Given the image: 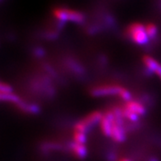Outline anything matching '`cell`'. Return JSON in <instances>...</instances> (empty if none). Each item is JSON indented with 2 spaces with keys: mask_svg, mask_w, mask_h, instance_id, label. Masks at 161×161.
Instances as JSON below:
<instances>
[{
  "mask_svg": "<svg viewBox=\"0 0 161 161\" xmlns=\"http://www.w3.org/2000/svg\"><path fill=\"white\" fill-rule=\"evenodd\" d=\"M53 15L60 21H71L74 23H82L85 17L79 11L67 8H56L53 9Z\"/></svg>",
  "mask_w": 161,
  "mask_h": 161,
  "instance_id": "obj_1",
  "label": "cell"
},
{
  "mask_svg": "<svg viewBox=\"0 0 161 161\" xmlns=\"http://www.w3.org/2000/svg\"><path fill=\"white\" fill-rule=\"evenodd\" d=\"M126 34L132 42L138 45H144L148 42L149 37L146 34V27L139 22H135L128 25Z\"/></svg>",
  "mask_w": 161,
  "mask_h": 161,
  "instance_id": "obj_2",
  "label": "cell"
},
{
  "mask_svg": "<svg viewBox=\"0 0 161 161\" xmlns=\"http://www.w3.org/2000/svg\"><path fill=\"white\" fill-rule=\"evenodd\" d=\"M104 114L100 111H93L90 113L81 120L78 121L74 126V131H78L86 133L91 128L101 121Z\"/></svg>",
  "mask_w": 161,
  "mask_h": 161,
  "instance_id": "obj_3",
  "label": "cell"
},
{
  "mask_svg": "<svg viewBox=\"0 0 161 161\" xmlns=\"http://www.w3.org/2000/svg\"><path fill=\"white\" fill-rule=\"evenodd\" d=\"M122 86L118 85H100L94 86L90 91L91 95L94 97L119 96Z\"/></svg>",
  "mask_w": 161,
  "mask_h": 161,
  "instance_id": "obj_4",
  "label": "cell"
},
{
  "mask_svg": "<svg viewBox=\"0 0 161 161\" xmlns=\"http://www.w3.org/2000/svg\"><path fill=\"white\" fill-rule=\"evenodd\" d=\"M142 62L148 71L155 73L161 80V64L155 58L149 55H145L142 58Z\"/></svg>",
  "mask_w": 161,
  "mask_h": 161,
  "instance_id": "obj_5",
  "label": "cell"
},
{
  "mask_svg": "<svg viewBox=\"0 0 161 161\" xmlns=\"http://www.w3.org/2000/svg\"><path fill=\"white\" fill-rule=\"evenodd\" d=\"M68 146H69V150L72 153L73 156L76 157V159H83L86 157L87 149L84 144L72 142Z\"/></svg>",
  "mask_w": 161,
  "mask_h": 161,
  "instance_id": "obj_6",
  "label": "cell"
},
{
  "mask_svg": "<svg viewBox=\"0 0 161 161\" xmlns=\"http://www.w3.org/2000/svg\"><path fill=\"white\" fill-rule=\"evenodd\" d=\"M125 108H127L128 110L131 111L134 114H137L138 116H141V115H144L146 114V110L145 106L140 103V102L136 101V100H128V101H126L124 103V104H123Z\"/></svg>",
  "mask_w": 161,
  "mask_h": 161,
  "instance_id": "obj_7",
  "label": "cell"
},
{
  "mask_svg": "<svg viewBox=\"0 0 161 161\" xmlns=\"http://www.w3.org/2000/svg\"><path fill=\"white\" fill-rule=\"evenodd\" d=\"M17 106L21 110L25 111V112L28 113V114H37L40 111V108L36 104H27V103H25L22 100Z\"/></svg>",
  "mask_w": 161,
  "mask_h": 161,
  "instance_id": "obj_8",
  "label": "cell"
},
{
  "mask_svg": "<svg viewBox=\"0 0 161 161\" xmlns=\"http://www.w3.org/2000/svg\"><path fill=\"white\" fill-rule=\"evenodd\" d=\"M0 98H1V100H2L3 101L13 103V104H16V105H17V104H19L20 102L21 101V98L13 93H8V94L0 93Z\"/></svg>",
  "mask_w": 161,
  "mask_h": 161,
  "instance_id": "obj_9",
  "label": "cell"
},
{
  "mask_svg": "<svg viewBox=\"0 0 161 161\" xmlns=\"http://www.w3.org/2000/svg\"><path fill=\"white\" fill-rule=\"evenodd\" d=\"M121 108V114H122V116L123 117L124 119H127V120L131 121V122H136L138 121L139 119V116L136 114H134L131 111L128 110L127 108H125L124 106L122 105L120 106Z\"/></svg>",
  "mask_w": 161,
  "mask_h": 161,
  "instance_id": "obj_10",
  "label": "cell"
},
{
  "mask_svg": "<svg viewBox=\"0 0 161 161\" xmlns=\"http://www.w3.org/2000/svg\"><path fill=\"white\" fill-rule=\"evenodd\" d=\"M145 27H146V34L148 36L149 39L155 38L158 31V28L156 25L154 23H148L145 25Z\"/></svg>",
  "mask_w": 161,
  "mask_h": 161,
  "instance_id": "obj_11",
  "label": "cell"
},
{
  "mask_svg": "<svg viewBox=\"0 0 161 161\" xmlns=\"http://www.w3.org/2000/svg\"><path fill=\"white\" fill-rule=\"evenodd\" d=\"M73 142L85 144L86 142V133L81 132V131H73Z\"/></svg>",
  "mask_w": 161,
  "mask_h": 161,
  "instance_id": "obj_12",
  "label": "cell"
},
{
  "mask_svg": "<svg viewBox=\"0 0 161 161\" xmlns=\"http://www.w3.org/2000/svg\"><path fill=\"white\" fill-rule=\"evenodd\" d=\"M0 93H13V88H12L8 84H7V83L1 82V84H0Z\"/></svg>",
  "mask_w": 161,
  "mask_h": 161,
  "instance_id": "obj_13",
  "label": "cell"
},
{
  "mask_svg": "<svg viewBox=\"0 0 161 161\" xmlns=\"http://www.w3.org/2000/svg\"><path fill=\"white\" fill-rule=\"evenodd\" d=\"M119 161H131V160H130L129 159H125V158H124V159H120V160H119Z\"/></svg>",
  "mask_w": 161,
  "mask_h": 161,
  "instance_id": "obj_14",
  "label": "cell"
},
{
  "mask_svg": "<svg viewBox=\"0 0 161 161\" xmlns=\"http://www.w3.org/2000/svg\"><path fill=\"white\" fill-rule=\"evenodd\" d=\"M151 161H157V160H156V159H151Z\"/></svg>",
  "mask_w": 161,
  "mask_h": 161,
  "instance_id": "obj_15",
  "label": "cell"
}]
</instances>
